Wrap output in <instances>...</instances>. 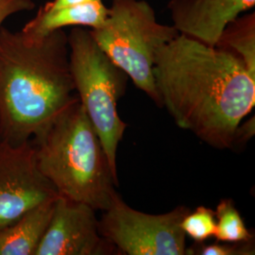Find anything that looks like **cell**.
Instances as JSON below:
<instances>
[{
  "mask_svg": "<svg viewBox=\"0 0 255 255\" xmlns=\"http://www.w3.org/2000/svg\"><path fill=\"white\" fill-rule=\"evenodd\" d=\"M153 77L161 108L178 127L212 147L234 146L255 105V78L237 56L179 34L158 49Z\"/></svg>",
  "mask_w": 255,
  "mask_h": 255,
  "instance_id": "cell-1",
  "label": "cell"
},
{
  "mask_svg": "<svg viewBox=\"0 0 255 255\" xmlns=\"http://www.w3.org/2000/svg\"><path fill=\"white\" fill-rule=\"evenodd\" d=\"M76 99L64 28L34 34L0 27V141H30Z\"/></svg>",
  "mask_w": 255,
  "mask_h": 255,
  "instance_id": "cell-2",
  "label": "cell"
},
{
  "mask_svg": "<svg viewBox=\"0 0 255 255\" xmlns=\"http://www.w3.org/2000/svg\"><path fill=\"white\" fill-rule=\"evenodd\" d=\"M30 141L40 172L59 197L108 209L119 179L79 98Z\"/></svg>",
  "mask_w": 255,
  "mask_h": 255,
  "instance_id": "cell-3",
  "label": "cell"
},
{
  "mask_svg": "<svg viewBox=\"0 0 255 255\" xmlns=\"http://www.w3.org/2000/svg\"><path fill=\"white\" fill-rule=\"evenodd\" d=\"M67 38L75 90L118 177V147L127 128L119 118L118 104L128 77L101 49L90 28L73 27Z\"/></svg>",
  "mask_w": 255,
  "mask_h": 255,
  "instance_id": "cell-4",
  "label": "cell"
},
{
  "mask_svg": "<svg viewBox=\"0 0 255 255\" xmlns=\"http://www.w3.org/2000/svg\"><path fill=\"white\" fill-rule=\"evenodd\" d=\"M90 31L110 59L161 108L153 77L155 56L180 34L173 25L159 23L146 0H111L104 24Z\"/></svg>",
  "mask_w": 255,
  "mask_h": 255,
  "instance_id": "cell-5",
  "label": "cell"
},
{
  "mask_svg": "<svg viewBox=\"0 0 255 255\" xmlns=\"http://www.w3.org/2000/svg\"><path fill=\"white\" fill-rule=\"evenodd\" d=\"M102 212L100 234L119 255H186V236L181 223L190 212L187 207L182 205L160 215L146 214L128 206L116 192L108 209Z\"/></svg>",
  "mask_w": 255,
  "mask_h": 255,
  "instance_id": "cell-6",
  "label": "cell"
},
{
  "mask_svg": "<svg viewBox=\"0 0 255 255\" xmlns=\"http://www.w3.org/2000/svg\"><path fill=\"white\" fill-rule=\"evenodd\" d=\"M40 172L31 141H0V231L37 205L58 198Z\"/></svg>",
  "mask_w": 255,
  "mask_h": 255,
  "instance_id": "cell-7",
  "label": "cell"
},
{
  "mask_svg": "<svg viewBox=\"0 0 255 255\" xmlns=\"http://www.w3.org/2000/svg\"><path fill=\"white\" fill-rule=\"evenodd\" d=\"M119 255L101 237L96 210L58 197L54 211L35 255Z\"/></svg>",
  "mask_w": 255,
  "mask_h": 255,
  "instance_id": "cell-8",
  "label": "cell"
},
{
  "mask_svg": "<svg viewBox=\"0 0 255 255\" xmlns=\"http://www.w3.org/2000/svg\"><path fill=\"white\" fill-rule=\"evenodd\" d=\"M255 6V0H170L167 9L180 34L216 46L229 23Z\"/></svg>",
  "mask_w": 255,
  "mask_h": 255,
  "instance_id": "cell-9",
  "label": "cell"
},
{
  "mask_svg": "<svg viewBox=\"0 0 255 255\" xmlns=\"http://www.w3.org/2000/svg\"><path fill=\"white\" fill-rule=\"evenodd\" d=\"M56 199L28 210L0 231V255H35L54 211Z\"/></svg>",
  "mask_w": 255,
  "mask_h": 255,
  "instance_id": "cell-10",
  "label": "cell"
},
{
  "mask_svg": "<svg viewBox=\"0 0 255 255\" xmlns=\"http://www.w3.org/2000/svg\"><path fill=\"white\" fill-rule=\"evenodd\" d=\"M108 15V7L103 0H96L81 5L53 10L40 8L36 16L23 30L34 34H46L66 27H101Z\"/></svg>",
  "mask_w": 255,
  "mask_h": 255,
  "instance_id": "cell-11",
  "label": "cell"
},
{
  "mask_svg": "<svg viewBox=\"0 0 255 255\" xmlns=\"http://www.w3.org/2000/svg\"><path fill=\"white\" fill-rule=\"evenodd\" d=\"M217 47L237 56L255 78V12L242 13L223 29Z\"/></svg>",
  "mask_w": 255,
  "mask_h": 255,
  "instance_id": "cell-12",
  "label": "cell"
},
{
  "mask_svg": "<svg viewBox=\"0 0 255 255\" xmlns=\"http://www.w3.org/2000/svg\"><path fill=\"white\" fill-rule=\"evenodd\" d=\"M216 233L219 242L237 243L252 241L254 236L249 232L240 213L231 199L220 201L215 212Z\"/></svg>",
  "mask_w": 255,
  "mask_h": 255,
  "instance_id": "cell-13",
  "label": "cell"
},
{
  "mask_svg": "<svg viewBox=\"0 0 255 255\" xmlns=\"http://www.w3.org/2000/svg\"><path fill=\"white\" fill-rule=\"evenodd\" d=\"M181 227L186 237H191L198 243H202L210 237H215V211L205 206H199L183 218Z\"/></svg>",
  "mask_w": 255,
  "mask_h": 255,
  "instance_id": "cell-14",
  "label": "cell"
},
{
  "mask_svg": "<svg viewBox=\"0 0 255 255\" xmlns=\"http://www.w3.org/2000/svg\"><path fill=\"white\" fill-rule=\"evenodd\" d=\"M225 244H211L208 246H202L197 250L195 255H255V249L251 241L237 242L233 245Z\"/></svg>",
  "mask_w": 255,
  "mask_h": 255,
  "instance_id": "cell-15",
  "label": "cell"
},
{
  "mask_svg": "<svg viewBox=\"0 0 255 255\" xmlns=\"http://www.w3.org/2000/svg\"><path fill=\"white\" fill-rule=\"evenodd\" d=\"M33 8L32 0H0V25L12 13Z\"/></svg>",
  "mask_w": 255,
  "mask_h": 255,
  "instance_id": "cell-16",
  "label": "cell"
},
{
  "mask_svg": "<svg viewBox=\"0 0 255 255\" xmlns=\"http://www.w3.org/2000/svg\"><path fill=\"white\" fill-rule=\"evenodd\" d=\"M255 117L245 121L244 123H240L237 126L234 138V145L236 144H245L250 141L255 133Z\"/></svg>",
  "mask_w": 255,
  "mask_h": 255,
  "instance_id": "cell-17",
  "label": "cell"
},
{
  "mask_svg": "<svg viewBox=\"0 0 255 255\" xmlns=\"http://www.w3.org/2000/svg\"><path fill=\"white\" fill-rule=\"evenodd\" d=\"M92 1H96V0H51L41 8L46 9V10H53V9H61V8H65V7L81 5V4L88 3Z\"/></svg>",
  "mask_w": 255,
  "mask_h": 255,
  "instance_id": "cell-18",
  "label": "cell"
}]
</instances>
